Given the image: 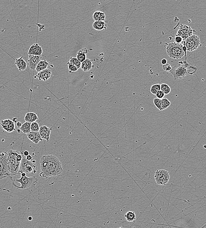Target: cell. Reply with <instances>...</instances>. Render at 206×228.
Segmentation results:
<instances>
[{
	"label": "cell",
	"mask_w": 206,
	"mask_h": 228,
	"mask_svg": "<svg viewBox=\"0 0 206 228\" xmlns=\"http://www.w3.org/2000/svg\"><path fill=\"white\" fill-rule=\"evenodd\" d=\"M41 177L48 179L49 177L58 176L63 172L61 163L59 159L55 155L51 154L44 155L40 161Z\"/></svg>",
	"instance_id": "obj_1"
},
{
	"label": "cell",
	"mask_w": 206,
	"mask_h": 228,
	"mask_svg": "<svg viewBox=\"0 0 206 228\" xmlns=\"http://www.w3.org/2000/svg\"><path fill=\"white\" fill-rule=\"evenodd\" d=\"M198 71V68L186 61H180L177 65L172 67L170 71L174 80H178L185 78L188 74L193 75Z\"/></svg>",
	"instance_id": "obj_2"
},
{
	"label": "cell",
	"mask_w": 206,
	"mask_h": 228,
	"mask_svg": "<svg viewBox=\"0 0 206 228\" xmlns=\"http://www.w3.org/2000/svg\"><path fill=\"white\" fill-rule=\"evenodd\" d=\"M36 160L32 159L27 160L26 158H23L21 162L20 167L17 175H20L21 173H25L28 177L34 176L37 173V167L36 164Z\"/></svg>",
	"instance_id": "obj_3"
},
{
	"label": "cell",
	"mask_w": 206,
	"mask_h": 228,
	"mask_svg": "<svg viewBox=\"0 0 206 228\" xmlns=\"http://www.w3.org/2000/svg\"><path fill=\"white\" fill-rule=\"evenodd\" d=\"M182 47L183 45L181 44H178L176 42L170 43L167 46V54L171 58L173 59H178L182 58L185 55Z\"/></svg>",
	"instance_id": "obj_4"
},
{
	"label": "cell",
	"mask_w": 206,
	"mask_h": 228,
	"mask_svg": "<svg viewBox=\"0 0 206 228\" xmlns=\"http://www.w3.org/2000/svg\"><path fill=\"white\" fill-rule=\"evenodd\" d=\"M11 177L8 153H2L0 154V179L11 178Z\"/></svg>",
	"instance_id": "obj_5"
},
{
	"label": "cell",
	"mask_w": 206,
	"mask_h": 228,
	"mask_svg": "<svg viewBox=\"0 0 206 228\" xmlns=\"http://www.w3.org/2000/svg\"><path fill=\"white\" fill-rule=\"evenodd\" d=\"M15 181L21 184L20 186H17L14 182H13V185L18 189L28 190L35 187L38 182V179L36 177L35 175L32 177H28L27 176L21 177L20 179H15Z\"/></svg>",
	"instance_id": "obj_6"
},
{
	"label": "cell",
	"mask_w": 206,
	"mask_h": 228,
	"mask_svg": "<svg viewBox=\"0 0 206 228\" xmlns=\"http://www.w3.org/2000/svg\"><path fill=\"white\" fill-rule=\"evenodd\" d=\"M20 151L18 150H9L8 152L9 161L10 173L11 176L17 175L19 169L21 162L16 160V156Z\"/></svg>",
	"instance_id": "obj_7"
},
{
	"label": "cell",
	"mask_w": 206,
	"mask_h": 228,
	"mask_svg": "<svg viewBox=\"0 0 206 228\" xmlns=\"http://www.w3.org/2000/svg\"><path fill=\"white\" fill-rule=\"evenodd\" d=\"M181 44L185 45L189 51L196 50L201 45L200 38L196 35H191L183 41Z\"/></svg>",
	"instance_id": "obj_8"
},
{
	"label": "cell",
	"mask_w": 206,
	"mask_h": 228,
	"mask_svg": "<svg viewBox=\"0 0 206 228\" xmlns=\"http://www.w3.org/2000/svg\"><path fill=\"white\" fill-rule=\"evenodd\" d=\"M154 178L158 184L165 185L169 181V173L168 171L164 169L157 170L155 173Z\"/></svg>",
	"instance_id": "obj_9"
},
{
	"label": "cell",
	"mask_w": 206,
	"mask_h": 228,
	"mask_svg": "<svg viewBox=\"0 0 206 228\" xmlns=\"http://www.w3.org/2000/svg\"><path fill=\"white\" fill-rule=\"evenodd\" d=\"M193 30L190 26L181 24L178 28L176 36L181 37L183 41L193 35Z\"/></svg>",
	"instance_id": "obj_10"
},
{
	"label": "cell",
	"mask_w": 206,
	"mask_h": 228,
	"mask_svg": "<svg viewBox=\"0 0 206 228\" xmlns=\"http://www.w3.org/2000/svg\"><path fill=\"white\" fill-rule=\"evenodd\" d=\"M1 126L2 129L8 133H11L15 131V123L10 119L2 120Z\"/></svg>",
	"instance_id": "obj_11"
},
{
	"label": "cell",
	"mask_w": 206,
	"mask_h": 228,
	"mask_svg": "<svg viewBox=\"0 0 206 228\" xmlns=\"http://www.w3.org/2000/svg\"><path fill=\"white\" fill-rule=\"evenodd\" d=\"M28 57V66L29 68L32 70H35L37 64L41 61L42 57L41 55H29Z\"/></svg>",
	"instance_id": "obj_12"
},
{
	"label": "cell",
	"mask_w": 206,
	"mask_h": 228,
	"mask_svg": "<svg viewBox=\"0 0 206 228\" xmlns=\"http://www.w3.org/2000/svg\"><path fill=\"white\" fill-rule=\"evenodd\" d=\"M52 75V71L49 68H46L38 72L36 76H34V78H37L40 81H46L48 80Z\"/></svg>",
	"instance_id": "obj_13"
},
{
	"label": "cell",
	"mask_w": 206,
	"mask_h": 228,
	"mask_svg": "<svg viewBox=\"0 0 206 228\" xmlns=\"http://www.w3.org/2000/svg\"><path fill=\"white\" fill-rule=\"evenodd\" d=\"M51 130L52 128H49L46 126H41V127H40L39 132L42 138L48 142L50 140V135H51Z\"/></svg>",
	"instance_id": "obj_14"
},
{
	"label": "cell",
	"mask_w": 206,
	"mask_h": 228,
	"mask_svg": "<svg viewBox=\"0 0 206 228\" xmlns=\"http://www.w3.org/2000/svg\"><path fill=\"white\" fill-rule=\"evenodd\" d=\"M43 53L42 47L38 44H34L29 48L28 51V55H41Z\"/></svg>",
	"instance_id": "obj_15"
},
{
	"label": "cell",
	"mask_w": 206,
	"mask_h": 228,
	"mask_svg": "<svg viewBox=\"0 0 206 228\" xmlns=\"http://www.w3.org/2000/svg\"><path fill=\"white\" fill-rule=\"evenodd\" d=\"M27 137L35 144L39 143V142L43 140L39 132L31 131L27 134Z\"/></svg>",
	"instance_id": "obj_16"
},
{
	"label": "cell",
	"mask_w": 206,
	"mask_h": 228,
	"mask_svg": "<svg viewBox=\"0 0 206 228\" xmlns=\"http://www.w3.org/2000/svg\"><path fill=\"white\" fill-rule=\"evenodd\" d=\"M15 64L19 71H24L26 69L27 66V63L23 59L22 57L15 60Z\"/></svg>",
	"instance_id": "obj_17"
},
{
	"label": "cell",
	"mask_w": 206,
	"mask_h": 228,
	"mask_svg": "<svg viewBox=\"0 0 206 228\" xmlns=\"http://www.w3.org/2000/svg\"><path fill=\"white\" fill-rule=\"evenodd\" d=\"M92 26L95 30H102L106 29L107 25L104 21H97L93 23Z\"/></svg>",
	"instance_id": "obj_18"
},
{
	"label": "cell",
	"mask_w": 206,
	"mask_h": 228,
	"mask_svg": "<svg viewBox=\"0 0 206 228\" xmlns=\"http://www.w3.org/2000/svg\"><path fill=\"white\" fill-rule=\"evenodd\" d=\"M38 117L37 114L34 112H28L25 114L24 120L25 122L32 123L38 120Z\"/></svg>",
	"instance_id": "obj_19"
},
{
	"label": "cell",
	"mask_w": 206,
	"mask_h": 228,
	"mask_svg": "<svg viewBox=\"0 0 206 228\" xmlns=\"http://www.w3.org/2000/svg\"><path fill=\"white\" fill-rule=\"evenodd\" d=\"M92 61L91 60L86 59L84 61L81 63V69L85 72H88L92 68Z\"/></svg>",
	"instance_id": "obj_20"
},
{
	"label": "cell",
	"mask_w": 206,
	"mask_h": 228,
	"mask_svg": "<svg viewBox=\"0 0 206 228\" xmlns=\"http://www.w3.org/2000/svg\"><path fill=\"white\" fill-rule=\"evenodd\" d=\"M93 18L95 21H104L105 19V15L102 12L96 11L93 15Z\"/></svg>",
	"instance_id": "obj_21"
},
{
	"label": "cell",
	"mask_w": 206,
	"mask_h": 228,
	"mask_svg": "<svg viewBox=\"0 0 206 228\" xmlns=\"http://www.w3.org/2000/svg\"><path fill=\"white\" fill-rule=\"evenodd\" d=\"M50 62H48L46 59L41 60L37 64L35 70L37 72L42 71L48 68V65L49 64Z\"/></svg>",
	"instance_id": "obj_22"
},
{
	"label": "cell",
	"mask_w": 206,
	"mask_h": 228,
	"mask_svg": "<svg viewBox=\"0 0 206 228\" xmlns=\"http://www.w3.org/2000/svg\"><path fill=\"white\" fill-rule=\"evenodd\" d=\"M30 124L31 123L29 122H25V123H23L21 127H20L21 131L23 132L24 134H27L31 132L30 130Z\"/></svg>",
	"instance_id": "obj_23"
},
{
	"label": "cell",
	"mask_w": 206,
	"mask_h": 228,
	"mask_svg": "<svg viewBox=\"0 0 206 228\" xmlns=\"http://www.w3.org/2000/svg\"><path fill=\"white\" fill-rule=\"evenodd\" d=\"M125 217L128 222H133L136 220V214L133 211H128L125 215Z\"/></svg>",
	"instance_id": "obj_24"
},
{
	"label": "cell",
	"mask_w": 206,
	"mask_h": 228,
	"mask_svg": "<svg viewBox=\"0 0 206 228\" xmlns=\"http://www.w3.org/2000/svg\"><path fill=\"white\" fill-rule=\"evenodd\" d=\"M86 58L87 56L86 52L83 51V50L78 51L77 53V58L81 63L86 59Z\"/></svg>",
	"instance_id": "obj_25"
},
{
	"label": "cell",
	"mask_w": 206,
	"mask_h": 228,
	"mask_svg": "<svg viewBox=\"0 0 206 228\" xmlns=\"http://www.w3.org/2000/svg\"><path fill=\"white\" fill-rule=\"evenodd\" d=\"M161 90L162 91L165 95L168 94L171 91L170 87L166 84H162L161 85Z\"/></svg>",
	"instance_id": "obj_26"
},
{
	"label": "cell",
	"mask_w": 206,
	"mask_h": 228,
	"mask_svg": "<svg viewBox=\"0 0 206 228\" xmlns=\"http://www.w3.org/2000/svg\"><path fill=\"white\" fill-rule=\"evenodd\" d=\"M160 90L161 85L160 84H155L153 85L151 87V89H150L151 92L154 95H156V93Z\"/></svg>",
	"instance_id": "obj_27"
},
{
	"label": "cell",
	"mask_w": 206,
	"mask_h": 228,
	"mask_svg": "<svg viewBox=\"0 0 206 228\" xmlns=\"http://www.w3.org/2000/svg\"><path fill=\"white\" fill-rule=\"evenodd\" d=\"M171 104V102L166 98L161 99V105L163 110L167 109Z\"/></svg>",
	"instance_id": "obj_28"
},
{
	"label": "cell",
	"mask_w": 206,
	"mask_h": 228,
	"mask_svg": "<svg viewBox=\"0 0 206 228\" xmlns=\"http://www.w3.org/2000/svg\"><path fill=\"white\" fill-rule=\"evenodd\" d=\"M154 103L155 106L156 107L158 110L161 111L163 110L162 107L161 99L158 98H156L154 99Z\"/></svg>",
	"instance_id": "obj_29"
},
{
	"label": "cell",
	"mask_w": 206,
	"mask_h": 228,
	"mask_svg": "<svg viewBox=\"0 0 206 228\" xmlns=\"http://www.w3.org/2000/svg\"><path fill=\"white\" fill-rule=\"evenodd\" d=\"M69 62L75 65L78 69L81 67V63L78 60L77 58H71Z\"/></svg>",
	"instance_id": "obj_30"
},
{
	"label": "cell",
	"mask_w": 206,
	"mask_h": 228,
	"mask_svg": "<svg viewBox=\"0 0 206 228\" xmlns=\"http://www.w3.org/2000/svg\"><path fill=\"white\" fill-rule=\"evenodd\" d=\"M30 130L33 132H39L40 127L38 123L36 122H33L30 124Z\"/></svg>",
	"instance_id": "obj_31"
},
{
	"label": "cell",
	"mask_w": 206,
	"mask_h": 228,
	"mask_svg": "<svg viewBox=\"0 0 206 228\" xmlns=\"http://www.w3.org/2000/svg\"><path fill=\"white\" fill-rule=\"evenodd\" d=\"M68 68L69 71L70 72H76L78 70V68L74 65L72 64L70 62H68Z\"/></svg>",
	"instance_id": "obj_32"
},
{
	"label": "cell",
	"mask_w": 206,
	"mask_h": 228,
	"mask_svg": "<svg viewBox=\"0 0 206 228\" xmlns=\"http://www.w3.org/2000/svg\"><path fill=\"white\" fill-rule=\"evenodd\" d=\"M162 68L165 71L170 72L171 70L172 67L169 64L166 63V64L163 65Z\"/></svg>",
	"instance_id": "obj_33"
},
{
	"label": "cell",
	"mask_w": 206,
	"mask_h": 228,
	"mask_svg": "<svg viewBox=\"0 0 206 228\" xmlns=\"http://www.w3.org/2000/svg\"><path fill=\"white\" fill-rule=\"evenodd\" d=\"M165 95V94L162 91L160 90V91H158L156 93L155 95L156 96L157 98L161 99L163 98L164 97Z\"/></svg>",
	"instance_id": "obj_34"
},
{
	"label": "cell",
	"mask_w": 206,
	"mask_h": 228,
	"mask_svg": "<svg viewBox=\"0 0 206 228\" xmlns=\"http://www.w3.org/2000/svg\"><path fill=\"white\" fill-rule=\"evenodd\" d=\"M175 42L178 43V44H181L182 42L183 41V39L181 37H179V36H176L175 38Z\"/></svg>",
	"instance_id": "obj_35"
},
{
	"label": "cell",
	"mask_w": 206,
	"mask_h": 228,
	"mask_svg": "<svg viewBox=\"0 0 206 228\" xmlns=\"http://www.w3.org/2000/svg\"><path fill=\"white\" fill-rule=\"evenodd\" d=\"M25 158H26V159L28 160H32V159H33V157H32V156H31V155H30V154H29V155H27V156H26Z\"/></svg>",
	"instance_id": "obj_36"
},
{
	"label": "cell",
	"mask_w": 206,
	"mask_h": 228,
	"mask_svg": "<svg viewBox=\"0 0 206 228\" xmlns=\"http://www.w3.org/2000/svg\"><path fill=\"white\" fill-rule=\"evenodd\" d=\"M161 63L163 65V64H166L167 63V61L166 59H165V58H164V59H162L161 61Z\"/></svg>",
	"instance_id": "obj_37"
},
{
	"label": "cell",
	"mask_w": 206,
	"mask_h": 228,
	"mask_svg": "<svg viewBox=\"0 0 206 228\" xmlns=\"http://www.w3.org/2000/svg\"><path fill=\"white\" fill-rule=\"evenodd\" d=\"M23 154H24V156L25 157L27 156V155L29 154V151H27V150H25V151H24V152H23Z\"/></svg>",
	"instance_id": "obj_38"
},
{
	"label": "cell",
	"mask_w": 206,
	"mask_h": 228,
	"mask_svg": "<svg viewBox=\"0 0 206 228\" xmlns=\"http://www.w3.org/2000/svg\"><path fill=\"white\" fill-rule=\"evenodd\" d=\"M16 125L17 127H18V128H20V127H21L22 126V123L20 122H17Z\"/></svg>",
	"instance_id": "obj_39"
},
{
	"label": "cell",
	"mask_w": 206,
	"mask_h": 228,
	"mask_svg": "<svg viewBox=\"0 0 206 228\" xmlns=\"http://www.w3.org/2000/svg\"><path fill=\"white\" fill-rule=\"evenodd\" d=\"M17 118H16V117H15V118H13V119H12L13 122H14L15 123H17Z\"/></svg>",
	"instance_id": "obj_40"
},
{
	"label": "cell",
	"mask_w": 206,
	"mask_h": 228,
	"mask_svg": "<svg viewBox=\"0 0 206 228\" xmlns=\"http://www.w3.org/2000/svg\"><path fill=\"white\" fill-rule=\"evenodd\" d=\"M28 220L29 221H32L33 220V217L32 216H29L28 218Z\"/></svg>",
	"instance_id": "obj_41"
},
{
	"label": "cell",
	"mask_w": 206,
	"mask_h": 228,
	"mask_svg": "<svg viewBox=\"0 0 206 228\" xmlns=\"http://www.w3.org/2000/svg\"><path fill=\"white\" fill-rule=\"evenodd\" d=\"M21 176H22V177H25V176H26V174L25 173H21V174H20Z\"/></svg>",
	"instance_id": "obj_42"
},
{
	"label": "cell",
	"mask_w": 206,
	"mask_h": 228,
	"mask_svg": "<svg viewBox=\"0 0 206 228\" xmlns=\"http://www.w3.org/2000/svg\"><path fill=\"white\" fill-rule=\"evenodd\" d=\"M20 131H20V129H19V130H17V132H18V133H20Z\"/></svg>",
	"instance_id": "obj_43"
}]
</instances>
